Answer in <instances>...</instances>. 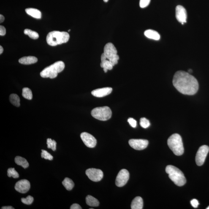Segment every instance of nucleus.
I'll list each match as a JSON object with an SVG mask.
<instances>
[{
    "instance_id": "nucleus-1",
    "label": "nucleus",
    "mask_w": 209,
    "mask_h": 209,
    "mask_svg": "<svg viewBox=\"0 0 209 209\" xmlns=\"http://www.w3.org/2000/svg\"><path fill=\"white\" fill-rule=\"evenodd\" d=\"M173 84L179 92L189 95L195 94L199 89V84L195 77L183 71H179L175 73Z\"/></svg>"
},
{
    "instance_id": "nucleus-2",
    "label": "nucleus",
    "mask_w": 209,
    "mask_h": 209,
    "mask_svg": "<svg viewBox=\"0 0 209 209\" xmlns=\"http://www.w3.org/2000/svg\"><path fill=\"white\" fill-rule=\"evenodd\" d=\"M70 36L68 33L59 31H53L47 35L46 41L47 44L52 46H55L68 41Z\"/></svg>"
},
{
    "instance_id": "nucleus-3",
    "label": "nucleus",
    "mask_w": 209,
    "mask_h": 209,
    "mask_svg": "<svg viewBox=\"0 0 209 209\" xmlns=\"http://www.w3.org/2000/svg\"><path fill=\"white\" fill-rule=\"evenodd\" d=\"M165 171L166 173L168 174L169 178L177 186H183L186 183L184 174L177 167L173 165H168Z\"/></svg>"
},
{
    "instance_id": "nucleus-4",
    "label": "nucleus",
    "mask_w": 209,
    "mask_h": 209,
    "mask_svg": "<svg viewBox=\"0 0 209 209\" xmlns=\"http://www.w3.org/2000/svg\"><path fill=\"white\" fill-rule=\"evenodd\" d=\"M167 144L169 148L176 156H181L184 152L183 141L179 134H172L168 139Z\"/></svg>"
},
{
    "instance_id": "nucleus-5",
    "label": "nucleus",
    "mask_w": 209,
    "mask_h": 209,
    "mask_svg": "<svg viewBox=\"0 0 209 209\" xmlns=\"http://www.w3.org/2000/svg\"><path fill=\"white\" fill-rule=\"evenodd\" d=\"M65 67L64 63L63 62H56L53 64L48 66L40 72V75L43 78H55L58 75V73L62 72Z\"/></svg>"
},
{
    "instance_id": "nucleus-6",
    "label": "nucleus",
    "mask_w": 209,
    "mask_h": 209,
    "mask_svg": "<svg viewBox=\"0 0 209 209\" xmlns=\"http://www.w3.org/2000/svg\"><path fill=\"white\" fill-rule=\"evenodd\" d=\"M93 118L100 121H106L111 118L112 112L110 108L107 106L96 107L91 112Z\"/></svg>"
},
{
    "instance_id": "nucleus-7",
    "label": "nucleus",
    "mask_w": 209,
    "mask_h": 209,
    "mask_svg": "<svg viewBox=\"0 0 209 209\" xmlns=\"http://www.w3.org/2000/svg\"><path fill=\"white\" fill-rule=\"evenodd\" d=\"M117 53L118 51L116 48L111 43H107L104 47V53L113 67L115 65L118 64V60L119 59Z\"/></svg>"
},
{
    "instance_id": "nucleus-8",
    "label": "nucleus",
    "mask_w": 209,
    "mask_h": 209,
    "mask_svg": "<svg viewBox=\"0 0 209 209\" xmlns=\"http://www.w3.org/2000/svg\"><path fill=\"white\" fill-rule=\"evenodd\" d=\"M209 151L208 146H202L199 148L196 156V162L198 166H201L204 164Z\"/></svg>"
},
{
    "instance_id": "nucleus-9",
    "label": "nucleus",
    "mask_w": 209,
    "mask_h": 209,
    "mask_svg": "<svg viewBox=\"0 0 209 209\" xmlns=\"http://www.w3.org/2000/svg\"><path fill=\"white\" fill-rule=\"evenodd\" d=\"M86 174L90 179L94 182H99L104 176L103 172L100 169L90 168L86 171Z\"/></svg>"
},
{
    "instance_id": "nucleus-10",
    "label": "nucleus",
    "mask_w": 209,
    "mask_h": 209,
    "mask_svg": "<svg viewBox=\"0 0 209 209\" xmlns=\"http://www.w3.org/2000/svg\"><path fill=\"white\" fill-rule=\"evenodd\" d=\"M129 178V172L126 169H122L117 175L115 180V184L118 187H122L126 184Z\"/></svg>"
},
{
    "instance_id": "nucleus-11",
    "label": "nucleus",
    "mask_w": 209,
    "mask_h": 209,
    "mask_svg": "<svg viewBox=\"0 0 209 209\" xmlns=\"http://www.w3.org/2000/svg\"><path fill=\"white\" fill-rule=\"evenodd\" d=\"M129 144L134 149L141 150L147 148L148 145V141L146 139H131L129 141Z\"/></svg>"
},
{
    "instance_id": "nucleus-12",
    "label": "nucleus",
    "mask_w": 209,
    "mask_h": 209,
    "mask_svg": "<svg viewBox=\"0 0 209 209\" xmlns=\"http://www.w3.org/2000/svg\"><path fill=\"white\" fill-rule=\"evenodd\" d=\"M80 137L85 145L88 148H93L96 146V139L91 134L84 132L81 134Z\"/></svg>"
},
{
    "instance_id": "nucleus-13",
    "label": "nucleus",
    "mask_w": 209,
    "mask_h": 209,
    "mask_svg": "<svg viewBox=\"0 0 209 209\" xmlns=\"http://www.w3.org/2000/svg\"><path fill=\"white\" fill-rule=\"evenodd\" d=\"M175 15L177 21L182 25L186 23L187 13L186 9L183 6L179 5L177 6L175 9Z\"/></svg>"
},
{
    "instance_id": "nucleus-14",
    "label": "nucleus",
    "mask_w": 209,
    "mask_h": 209,
    "mask_svg": "<svg viewBox=\"0 0 209 209\" xmlns=\"http://www.w3.org/2000/svg\"><path fill=\"white\" fill-rule=\"evenodd\" d=\"M30 188V183L27 180L22 179L16 183L15 189L18 192L25 193L29 191Z\"/></svg>"
},
{
    "instance_id": "nucleus-15",
    "label": "nucleus",
    "mask_w": 209,
    "mask_h": 209,
    "mask_svg": "<svg viewBox=\"0 0 209 209\" xmlns=\"http://www.w3.org/2000/svg\"><path fill=\"white\" fill-rule=\"evenodd\" d=\"M112 91V88L110 87H106L102 88L97 89L91 91V94L96 97H103L108 95Z\"/></svg>"
},
{
    "instance_id": "nucleus-16",
    "label": "nucleus",
    "mask_w": 209,
    "mask_h": 209,
    "mask_svg": "<svg viewBox=\"0 0 209 209\" xmlns=\"http://www.w3.org/2000/svg\"><path fill=\"white\" fill-rule=\"evenodd\" d=\"M143 202L142 197L137 196L132 200L131 204L132 209H142L143 208Z\"/></svg>"
},
{
    "instance_id": "nucleus-17",
    "label": "nucleus",
    "mask_w": 209,
    "mask_h": 209,
    "mask_svg": "<svg viewBox=\"0 0 209 209\" xmlns=\"http://www.w3.org/2000/svg\"><path fill=\"white\" fill-rule=\"evenodd\" d=\"M38 59L34 56H28L23 57L19 60L20 64L25 65H29L34 64L37 62Z\"/></svg>"
},
{
    "instance_id": "nucleus-18",
    "label": "nucleus",
    "mask_w": 209,
    "mask_h": 209,
    "mask_svg": "<svg viewBox=\"0 0 209 209\" xmlns=\"http://www.w3.org/2000/svg\"><path fill=\"white\" fill-rule=\"evenodd\" d=\"M144 34L146 37L154 40H159L160 38V36L158 32L152 30H147L145 31Z\"/></svg>"
},
{
    "instance_id": "nucleus-19",
    "label": "nucleus",
    "mask_w": 209,
    "mask_h": 209,
    "mask_svg": "<svg viewBox=\"0 0 209 209\" xmlns=\"http://www.w3.org/2000/svg\"><path fill=\"white\" fill-rule=\"evenodd\" d=\"M25 12L28 15L34 18L41 19L42 17V13L38 9L29 8L25 9Z\"/></svg>"
},
{
    "instance_id": "nucleus-20",
    "label": "nucleus",
    "mask_w": 209,
    "mask_h": 209,
    "mask_svg": "<svg viewBox=\"0 0 209 209\" xmlns=\"http://www.w3.org/2000/svg\"><path fill=\"white\" fill-rule=\"evenodd\" d=\"M15 162L17 165L21 166L23 168L26 169L29 167V163L25 158L17 156L15 158Z\"/></svg>"
},
{
    "instance_id": "nucleus-21",
    "label": "nucleus",
    "mask_w": 209,
    "mask_h": 209,
    "mask_svg": "<svg viewBox=\"0 0 209 209\" xmlns=\"http://www.w3.org/2000/svg\"><path fill=\"white\" fill-rule=\"evenodd\" d=\"M86 201L87 205L90 207H97L99 205V201L91 196H87L86 198Z\"/></svg>"
},
{
    "instance_id": "nucleus-22",
    "label": "nucleus",
    "mask_w": 209,
    "mask_h": 209,
    "mask_svg": "<svg viewBox=\"0 0 209 209\" xmlns=\"http://www.w3.org/2000/svg\"><path fill=\"white\" fill-rule=\"evenodd\" d=\"M63 186L68 191H71L74 188V182L70 179L66 177L62 182Z\"/></svg>"
},
{
    "instance_id": "nucleus-23",
    "label": "nucleus",
    "mask_w": 209,
    "mask_h": 209,
    "mask_svg": "<svg viewBox=\"0 0 209 209\" xmlns=\"http://www.w3.org/2000/svg\"><path fill=\"white\" fill-rule=\"evenodd\" d=\"M9 100L12 104L16 107H19L20 106V97L17 95L15 94H11L9 96Z\"/></svg>"
},
{
    "instance_id": "nucleus-24",
    "label": "nucleus",
    "mask_w": 209,
    "mask_h": 209,
    "mask_svg": "<svg viewBox=\"0 0 209 209\" xmlns=\"http://www.w3.org/2000/svg\"><path fill=\"white\" fill-rule=\"evenodd\" d=\"M100 66L103 68L104 72H107L108 70H111L113 68V66L112 65L109 60L106 59L101 61Z\"/></svg>"
},
{
    "instance_id": "nucleus-25",
    "label": "nucleus",
    "mask_w": 209,
    "mask_h": 209,
    "mask_svg": "<svg viewBox=\"0 0 209 209\" xmlns=\"http://www.w3.org/2000/svg\"><path fill=\"white\" fill-rule=\"evenodd\" d=\"M22 96L25 99L31 100L33 98L32 91L29 88H23L22 90Z\"/></svg>"
},
{
    "instance_id": "nucleus-26",
    "label": "nucleus",
    "mask_w": 209,
    "mask_h": 209,
    "mask_svg": "<svg viewBox=\"0 0 209 209\" xmlns=\"http://www.w3.org/2000/svg\"><path fill=\"white\" fill-rule=\"evenodd\" d=\"M24 33L25 34L28 35L30 38L33 39H38L39 37V35L37 32L30 29L25 30Z\"/></svg>"
},
{
    "instance_id": "nucleus-27",
    "label": "nucleus",
    "mask_w": 209,
    "mask_h": 209,
    "mask_svg": "<svg viewBox=\"0 0 209 209\" xmlns=\"http://www.w3.org/2000/svg\"><path fill=\"white\" fill-rule=\"evenodd\" d=\"M47 148L51 149L53 151L56 150L57 142L54 140H52L50 138L47 139Z\"/></svg>"
},
{
    "instance_id": "nucleus-28",
    "label": "nucleus",
    "mask_w": 209,
    "mask_h": 209,
    "mask_svg": "<svg viewBox=\"0 0 209 209\" xmlns=\"http://www.w3.org/2000/svg\"><path fill=\"white\" fill-rule=\"evenodd\" d=\"M7 175L9 177H12L14 178H17L19 177V175L15 168H10L8 169Z\"/></svg>"
},
{
    "instance_id": "nucleus-29",
    "label": "nucleus",
    "mask_w": 209,
    "mask_h": 209,
    "mask_svg": "<svg viewBox=\"0 0 209 209\" xmlns=\"http://www.w3.org/2000/svg\"><path fill=\"white\" fill-rule=\"evenodd\" d=\"M34 197L31 196H28L26 198H22L21 201L22 202L26 205H31L34 202Z\"/></svg>"
},
{
    "instance_id": "nucleus-30",
    "label": "nucleus",
    "mask_w": 209,
    "mask_h": 209,
    "mask_svg": "<svg viewBox=\"0 0 209 209\" xmlns=\"http://www.w3.org/2000/svg\"><path fill=\"white\" fill-rule=\"evenodd\" d=\"M42 151L41 157H42V158H44V159L49 160H53V156L47 151H46L45 150H42Z\"/></svg>"
},
{
    "instance_id": "nucleus-31",
    "label": "nucleus",
    "mask_w": 209,
    "mask_h": 209,
    "mask_svg": "<svg viewBox=\"0 0 209 209\" xmlns=\"http://www.w3.org/2000/svg\"><path fill=\"white\" fill-rule=\"evenodd\" d=\"M140 125L142 128H147L150 126V123L149 120L143 118H141L140 120Z\"/></svg>"
},
{
    "instance_id": "nucleus-32",
    "label": "nucleus",
    "mask_w": 209,
    "mask_h": 209,
    "mask_svg": "<svg viewBox=\"0 0 209 209\" xmlns=\"http://www.w3.org/2000/svg\"><path fill=\"white\" fill-rule=\"evenodd\" d=\"M151 0H140L139 6L141 8H145L149 5Z\"/></svg>"
},
{
    "instance_id": "nucleus-33",
    "label": "nucleus",
    "mask_w": 209,
    "mask_h": 209,
    "mask_svg": "<svg viewBox=\"0 0 209 209\" xmlns=\"http://www.w3.org/2000/svg\"><path fill=\"white\" fill-rule=\"evenodd\" d=\"M128 123L132 128H135L137 127V122L135 119L132 118H129L128 120Z\"/></svg>"
},
{
    "instance_id": "nucleus-34",
    "label": "nucleus",
    "mask_w": 209,
    "mask_h": 209,
    "mask_svg": "<svg viewBox=\"0 0 209 209\" xmlns=\"http://www.w3.org/2000/svg\"><path fill=\"white\" fill-rule=\"evenodd\" d=\"M191 204L193 207L194 208H197L199 205L198 201L195 199L191 201Z\"/></svg>"
},
{
    "instance_id": "nucleus-35",
    "label": "nucleus",
    "mask_w": 209,
    "mask_h": 209,
    "mask_svg": "<svg viewBox=\"0 0 209 209\" xmlns=\"http://www.w3.org/2000/svg\"><path fill=\"white\" fill-rule=\"evenodd\" d=\"M6 30L4 26H0V35L1 36H4L6 35Z\"/></svg>"
},
{
    "instance_id": "nucleus-36",
    "label": "nucleus",
    "mask_w": 209,
    "mask_h": 209,
    "mask_svg": "<svg viewBox=\"0 0 209 209\" xmlns=\"http://www.w3.org/2000/svg\"><path fill=\"white\" fill-rule=\"evenodd\" d=\"M71 209H81V207L78 204H74L71 206L70 207Z\"/></svg>"
},
{
    "instance_id": "nucleus-37",
    "label": "nucleus",
    "mask_w": 209,
    "mask_h": 209,
    "mask_svg": "<svg viewBox=\"0 0 209 209\" xmlns=\"http://www.w3.org/2000/svg\"><path fill=\"white\" fill-rule=\"evenodd\" d=\"M1 209H14L13 207L11 206L3 207H2Z\"/></svg>"
},
{
    "instance_id": "nucleus-38",
    "label": "nucleus",
    "mask_w": 209,
    "mask_h": 209,
    "mask_svg": "<svg viewBox=\"0 0 209 209\" xmlns=\"http://www.w3.org/2000/svg\"><path fill=\"white\" fill-rule=\"evenodd\" d=\"M4 17L3 15H0V23H2L4 21Z\"/></svg>"
},
{
    "instance_id": "nucleus-39",
    "label": "nucleus",
    "mask_w": 209,
    "mask_h": 209,
    "mask_svg": "<svg viewBox=\"0 0 209 209\" xmlns=\"http://www.w3.org/2000/svg\"><path fill=\"white\" fill-rule=\"evenodd\" d=\"M3 50H3V47H2L1 46H0V54H1L2 53Z\"/></svg>"
},
{
    "instance_id": "nucleus-40",
    "label": "nucleus",
    "mask_w": 209,
    "mask_h": 209,
    "mask_svg": "<svg viewBox=\"0 0 209 209\" xmlns=\"http://www.w3.org/2000/svg\"><path fill=\"white\" fill-rule=\"evenodd\" d=\"M188 72H189V73L192 72H193L192 70L191 69H189V70H188Z\"/></svg>"
},
{
    "instance_id": "nucleus-41",
    "label": "nucleus",
    "mask_w": 209,
    "mask_h": 209,
    "mask_svg": "<svg viewBox=\"0 0 209 209\" xmlns=\"http://www.w3.org/2000/svg\"><path fill=\"white\" fill-rule=\"evenodd\" d=\"M104 2H108L109 0H104Z\"/></svg>"
},
{
    "instance_id": "nucleus-42",
    "label": "nucleus",
    "mask_w": 209,
    "mask_h": 209,
    "mask_svg": "<svg viewBox=\"0 0 209 209\" xmlns=\"http://www.w3.org/2000/svg\"><path fill=\"white\" fill-rule=\"evenodd\" d=\"M207 209H209V206H208L207 208H206Z\"/></svg>"
},
{
    "instance_id": "nucleus-43",
    "label": "nucleus",
    "mask_w": 209,
    "mask_h": 209,
    "mask_svg": "<svg viewBox=\"0 0 209 209\" xmlns=\"http://www.w3.org/2000/svg\"><path fill=\"white\" fill-rule=\"evenodd\" d=\"M71 31V30H68L69 32V31Z\"/></svg>"
}]
</instances>
